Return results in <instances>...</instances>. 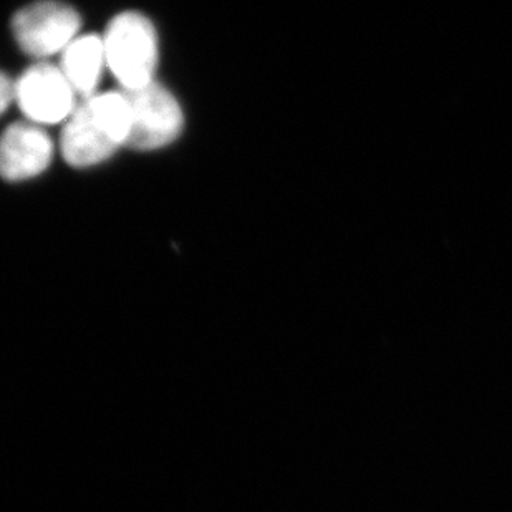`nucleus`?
<instances>
[{"label": "nucleus", "mask_w": 512, "mask_h": 512, "mask_svg": "<svg viewBox=\"0 0 512 512\" xmlns=\"http://www.w3.org/2000/svg\"><path fill=\"white\" fill-rule=\"evenodd\" d=\"M130 107L131 128L126 146L133 150H158L173 143L183 131V112L173 93L160 83L136 90H120Z\"/></svg>", "instance_id": "nucleus-3"}, {"label": "nucleus", "mask_w": 512, "mask_h": 512, "mask_svg": "<svg viewBox=\"0 0 512 512\" xmlns=\"http://www.w3.org/2000/svg\"><path fill=\"white\" fill-rule=\"evenodd\" d=\"M130 107L121 92L100 93L78 102L63 128V158L75 168L108 160L130 136Z\"/></svg>", "instance_id": "nucleus-1"}, {"label": "nucleus", "mask_w": 512, "mask_h": 512, "mask_svg": "<svg viewBox=\"0 0 512 512\" xmlns=\"http://www.w3.org/2000/svg\"><path fill=\"white\" fill-rule=\"evenodd\" d=\"M105 58L121 90H136L155 82L158 63V37L145 15L125 12L116 15L108 25L105 37Z\"/></svg>", "instance_id": "nucleus-2"}, {"label": "nucleus", "mask_w": 512, "mask_h": 512, "mask_svg": "<svg viewBox=\"0 0 512 512\" xmlns=\"http://www.w3.org/2000/svg\"><path fill=\"white\" fill-rule=\"evenodd\" d=\"M15 100L34 123L52 125L65 120L77 108V95L60 67L39 63L15 83Z\"/></svg>", "instance_id": "nucleus-5"}, {"label": "nucleus", "mask_w": 512, "mask_h": 512, "mask_svg": "<svg viewBox=\"0 0 512 512\" xmlns=\"http://www.w3.org/2000/svg\"><path fill=\"white\" fill-rule=\"evenodd\" d=\"M54 156V143L34 123H15L0 136V176L24 181L44 173Z\"/></svg>", "instance_id": "nucleus-6"}, {"label": "nucleus", "mask_w": 512, "mask_h": 512, "mask_svg": "<svg viewBox=\"0 0 512 512\" xmlns=\"http://www.w3.org/2000/svg\"><path fill=\"white\" fill-rule=\"evenodd\" d=\"M82 20L77 10L60 2H40L15 14L12 29L20 49L34 57H50L77 39Z\"/></svg>", "instance_id": "nucleus-4"}, {"label": "nucleus", "mask_w": 512, "mask_h": 512, "mask_svg": "<svg viewBox=\"0 0 512 512\" xmlns=\"http://www.w3.org/2000/svg\"><path fill=\"white\" fill-rule=\"evenodd\" d=\"M107 65L105 45L98 35H82L62 52L60 70L80 100L95 95L103 67Z\"/></svg>", "instance_id": "nucleus-7"}, {"label": "nucleus", "mask_w": 512, "mask_h": 512, "mask_svg": "<svg viewBox=\"0 0 512 512\" xmlns=\"http://www.w3.org/2000/svg\"><path fill=\"white\" fill-rule=\"evenodd\" d=\"M15 100V83L7 75L0 72V115Z\"/></svg>", "instance_id": "nucleus-8"}]
</instances>
